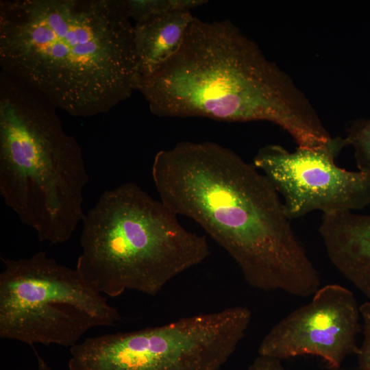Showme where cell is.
<instances>
[{"label":"cell","instance_id":"obj_11","mask_svg":"<svg viewBox=\"0 0 370 370\" xmlns=\"http://www.w3.org/2000/svg\"><path fill=\"white\" fill-rule=\"evenodd\" d=\"M193 18L190 12L175 11L134 25L138 82L153 75L177 52Z\"/></svg>","mask_w":370,"mask_h":370},{"label":"cell","instance_id":"obj_1","mask_svg":"<svg viewBox=\"0 0 370 370\" xmlns=\"http://www.w3.org/2000/svg\"><path fill=\"white\" fill-rule=\"evenodd\" d=\"M151 174L160 201L199 224L249 286L301 297L321 287L280 196L234 151L210 141H182L156 154Z\"/></svg>","mask_w":370,"mask_h":370},{"label":"cell","instance_id":"obj_5","mask_svg":"<svg viewBox=\"0 0 370 370\" xmlns=\"http://www.w3.org/2000/svg\"><path fill=\"white\" fill-rule=\"evenodd\" d=\"M177 217L136 184L104 191L82 221L75 268L104 295L126 290L156 295L210 255L206 237Z\"/></svg>","mask_w":370,"mask_h":370},{"label":"cell","instance_id":"obj_8","mask_svg":"<svg viewBox=\"0 0 370 370\" xmlns=\"http://www.w3.org/2000/svg\"><path fill=\"white\" fill-rule=\"evenodd\" d=\"M346 146L341 136L312 149L289 151L268 145L258 150L252 164L278 192L291 220L315 210L353 212L370 205V171H347L336 164Z\"/></svg>","mask_w":370,"mask_h":370},{"label":"cell","instance_id":"obj_16","mask_svg":"<svg viewBox=\"0 0 370 370\" xmlns=\"http://www.w3.org/2000/svg\"><path fill=\"white\" fill-rule=\"evenodd\" d=\"M33 350L37 360L38 370H53L46 360L36 351L34 347H33Z\"/></svg>","mask_w":370,"mask_h":370},{"label":"cell","instance_id":"obj_10","mask_svg":"<svg viewBox=\"0 0 370 370\" xmlns=\"http://www.w3.org/2000/svg\"><path fill=\"white\" fill-rule=\"evenodd\" d=\"M319 232L332 265L370 299V214H324Z\"/></svg>","mask_w":370,"mask_h":370},{"label":"cell","instance_id":"obj_13","mask_svg":"<svg viewBox=\"0 0 370 370\" xmlns=\"http://www.w3.org/2000/svg\"><path fill=\"white\" fill-rule=\"evenodd\" d=\"M344 138L347 146L354 148L358 169L370 171V119L352 121Z\"/></svg>","mask_w":370,"mask_h":370},{"label":"cell","instance_id":"obj_6","mask_svg":"<svg viewBox=\"0 0 370 370\" xmlns=\"http://www.w3.org/2000/svg\"><path fill=\"white\" fill-rule=\"evenodd\" d=\"M0 336L31 346L70 348L95 327L121 318L106 297L77 270L38 251L28 258L1 257Z\"/></svg>","mask_w":370,"mask_h":370},{"label":"cell","instance_id":"obj_2","mask_svg":"<svg viewBox=\"0 0 370 370\" xmlns=\"http://www.w3.org/2000/svg\"><path fill=\"white\" fill-rule=\"evenodd\" d=\"M124 0H1V71L75 117L107 113L138 84Z\"/></svg>","mask_w":370,"mask_h":370},{"label":"cell","instance_id":"obj_14","mask_svg":"<svg viewBox=\"0 0 370 370\" xmlns=\"http://www.w3.org/2000/svg\"><path fill=\"white\" fill-rule=\"evenodd\" d=\"M360 313L363 322L364 338L356 355L360 370H370V301L360 306Z\"/></svg>","mask_w":370,"mask_h":370},{"label":"cell","instance_id":"obj_15","mask_svg":"<svg viewBox=\"0 0 370 370\" xmlns=\"http://www.w3.org/2000/svg\"><path fill=\"white\" fill-rule=\"evenodd\" d=\"M247 370H286L281 360L269 356L259 355L249 366Z\"/></svg>","mask_w":370,"mask_h":370},{"label":"cell","instance_id":"obj_9","mask_svg":"<svg viewBox=\"0 0 370 370\" xmlns=\"http://www.w3.org/2000/svg\"><path fill=\"white\" fill-rule=\"evenodd\" d=\"M360 306L354 293L337 284L320 287L308 304L274 325L262 340L259 355L282 360L312 355L338 370L358 352Z\"/></svg>","mask_w":370,"mask_h":370},{"label":"cell","instance_id":"obj_12","mask_svg":"<svg viewBox=\"0 0 370 370\" xmlns=\"http://www.w3.org/2000/svg\"><path fill=\"white\" fill-rule=\"evenodd\" d=\"M127 14L136 22L170 12H190L205 0H124Z\"/></svg>","mask_w":370,"mask_h":370},{"label":"cell","instance_id":"obj_7","mask_svg":"<svg viewBox=\"0 0 370 370\" xmlns=\"http://www.w3.org/2000/svg\"><path fill=\"white\" fill-rule=\"evenodd\" d=\"M246 306L90 337L70 348V370H220L246 334Z\"/></svg>","mask_w":370,"mask_h":370},{"label":"cell","instance_id":"obj_17","mask_svg":"<svg viewBox=\"0 0 370 370\" xmlns=\"http://www.w3.org/2000/svg\"><path fill=\"white\" fill-rule=\"evenodd\" d=\"M342 370H344V369H342Z\"/></svg>","mask_w":370,"mask_h":370},{"label":"cell","instance_id":"obj_4","mask_svg":"<svg viewBox=\"0 0 370 370\" xmlns=\"http://www.w3.org/2000/svg\"><path fill=\"white\" fill-rule=\"evenodd\" d=\"M40 92L0 73V194L40 242L68 241L84 217L82 148Z\"/></svg>","mask_w":370,"mask_h":370},{"label":"cell","instance_id":"obj_3","mask_svg":"<svg viewBox=\"0 0 370 370\" xmlns=\"http://www.w3.org/2000/svg\"><path fill=\"white\" fill-rule=\"evenodd\" d=\"M136 90L160 117L268 121L302 149L332 138L290 76L228 20L194 16L177 52Z\"/></svg>","mask_w":370,"mask_h":370}]
</instances>
